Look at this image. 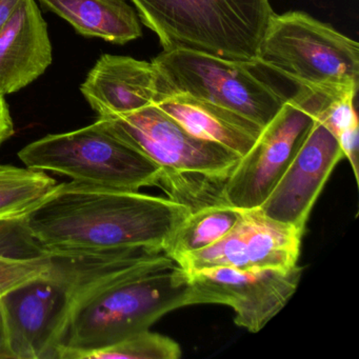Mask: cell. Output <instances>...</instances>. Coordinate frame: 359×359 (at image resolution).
Wrapping results in <instances>:
<instances>
[{"mask_svg":"<svg viewBox=\"0 0 359 359\" xmlns=\"http://www.w3.org/2000/svg\"><path fill=\"white\" fill-rule=\"evenodd\" d=\"M191 211L171 197L71 182L56 184L24 222L54 255H106L165 250Z\"/></svg>","mask_w":359,"mask_h":359,"instance_id":"cell-1","label":"cell"},{"mask_svg":"<svg viewBox=\"0 0 359 359\" xmlns=\"http://www.w3.org/2000/svg\"><path fill=\"white\" fill-rule=\"evenodd\" d=\"M189 275L165 250L126 258L79 290L57 348V359H85L163 315L188 306Z\"/></svg>","mask_w":359,"mask_h":359,"instance_id":"cell-2","label":"cell"},{"mask_svg":"<svg viewBox=\"0 0 359 359\" xmlns=\"http://www.w3.org/2000/svg\"><path fill=\"white\" fill-rule=\"evenodd\" d=\"M163 51L188 50L234 62H257L274 15L269 0H131Z\"/></svg>","mask_w":359,"mask_h":359,"instance_id":"cell-3","label":"cell"},{"mask_svg":"<svg viewBox=\"0 0 359 359\" xmlns=\"http://www.w3.org/2000/svg\"><path fill=\"white\" fill-rule=\"evenodd\" d=\"M55 255L49 270L0 297L10 359H57V348L81 287L104 269L144 252Z\"/></svg>","mask_w":359,"mask_h":359,"instance_id":"cell-4","label":"cell"},{"mask_svg":"<svg viewBox=\"0 0 359 359\" xmlns=\"http://www.w3.org/2000/svg\"><path fill=\"white\" fill-rule=\"evenodd\" d=\"M257 62L315 93L334 96L358 91V43L306 12L274 13Z\"/></svg>","mask_w":359,"mask_h":359,"instance_id":"cell-5","label":"cell"},{"mask_svg":"<svg viewBox=\"0 0 359 359\" xmlns=\"http://www.w3.org/2000/svg\"><path fill=\"white\" fill-rule=\"evenodd\" d=\"M18 157L27 168L68 176L79 184L123 191L163 187V170L100 119L75 131L35 140Z\"/></svg>","mask_w":359,"mask_h":359,"instance_id":"cell-6","label":"cell"},{"mask_svg":"<svg viewBox=\"0 0 359 359\" xmlns=\"http://www.w3.org/2000/svg\"><path fill=\"white\" fill-rule=\"evenodd\" d=\"M165 96L186 94L233 111L264 128L289 100L258 62H243L173 50L152 60Z\"/></svg>","mask_w":359,"mask_h":359,"instance_id":"cell-7","label":"cell"},{"mask_svg":"<svg viewBox=\"0 0 359 359\" xmlns=\"http://www.w3.org/2000/svg\"><path fill=\"white\" fill-rule=\"evenodd\" d=\"M98 119L163 170L167 190L184 180L222 184L241 159L229 149L193 135L156 104Z\"/></svg>","mask_w":359,"mask_h":359,"instance_id":"cell-8","label":"cell"},{"mask_svg":"<svg viewBox=\"0 0 359 359\" xmlns=\"http://www.w3.org/2000/svg\"><path fill=\"white\" fill-rule=\"evenodd\" d=\"M325 97L298 88L222 182L220 198L239 210L259 208L310 133Z\"/></svg>","mask_w":359,"mask_h":359,"instance_id":"cell-9","label":"cell"},{"mask_svg":"<svg viewBox=\"0 0 359 359\" xmlns=\"http://www.w3.org/2000/svg\"><path fill=\"white\" fill-rule=\"evenodd\" d=\"M188 306L224 304L234 310V323L257 333L274 318L294 295L302 269L241 271L228 266L188 273Z\"/></svg>","mask_w":359,"mask_h":359,"instance_id":"cell-10","label":"cell"},{"mask_svg":"<svg viewBox=\"0 0 359 359\" xmlns=\"http://www.w3.org/2000/svg\"><path fill=\"white\" fill-rule=\"evenodd\" d=\"M302 235L294 226L266 217L258 208L241 210L237 224L220 241L175 262L187 273L216 266L287 270L297 264Z\"/></svg>","mask_w":359,"mask_h":359,"instance_id":"cell-11","label":"cell"},{"mask_svg":"<svg viewBox=\"0 0 359 359\" xmlns=\"http://www.w3.org/2000/svg\"><path fill=\"white\" fill-rule=\"evenodd\" d=\"M342 158L337 140L315 118L297 154L258 209L266 217L304 233L317 198Z\"/></svg>","mask_w":359,"mask_h":359,"instance_id":"cell-12","label":"cell"},{"mask_svg":"<svg viewBox=\"0 0 359 359\" xmlns=\"http://www.w3.org/2000/svg\"><path fill=\"white\" fill-rule=\"evenodd\" d=\"M81 91L98 117L135 112L165 97L152 62L110 54L97 60Z\"/></svg>","mask_w":359,"mask_h":359,"instance_id":"cell-13","label":"cell"},{"mask_svg":"<svg viewBox=\"0 0 359 359\" xmlns=\"http://www.w3.org/2000/svg\"><path fill=\"white\" fill-rule=\"evenodd\" d=\"M47 22L35 0H22L0 31V94H13L36 81L52 64Z\"/></svg>","mask_w":359,"mask_h":359,"instance_id":"cell-14","label":"cell"},{"mask_svg":"<svg viewBox=\"0 0 359 359\" xmlns=\"http://www.w3.org/2000/svg\"><path fill=\"white\" fill-rule=\"evenodd\" d=\"M156 106L193 135L241 157L249 152L264 129L233 111L186 94H170Z\"/></svg>","mask_w":359,"mask_h":359,"instance_id":"cell-15","label":"cell"},{"mask_svg":"<svg viewBox=\"0 0 359 359\" xmlns=\"http://www.w3.org/2000/svg\"><path fill=\"white\" fill-rule=\"evenodd\" d=\"M68 22L77 33L109 43H123L142 35L140 18L126 0H39Z\"/></svg>","mask_w":359,"mask_h":359,"instance_id":"cell-16","label":"cell"},{"mask_svg":"<svg viewBox=\"0 0 359 359\" xmlns=\"http://www.w3.org/2000/svg\"><path fill=\"white\" fill-rule=\"evenodd\" d=\"M54 257L31 234L24 216L0 219V297L49 270Z\"/></svg>","mask_w":359,"mask_h":359,"instance_id":"cell-17","label":"cell"},{"mask_svg":"<svg viewBox=\"0 0 359 359\" xmlns=\"http://www.w3.org/2000/svg\"><path fill=\"white\" fill-rule=\"evenodd\" d=\"M241 214L222 199L193 209L165 245V253L175 260L214 245L232 230Z\"/></svg>","mask_w":359,"mask_h":359,"instance_id":"cell-18","label":"cell"},{"mask_svg":"<svg viewBox=\"0 0 359 359\" xmlns=\"http://www.w3.org/2000/svg\"><path fill=\"white\" fill-rule=\"evenodd\" d=\"M56 184L45 172L0 165V219L26 215Z\"/></svg>","mask_w":359,"mask_h":359,"instance_id":"cell-19","label":"cell"},{"mask_svg":"<svg viewBox=\"0 0 359 359\" xmlns=\"http://www.w3.org/2000/svg\"><path fill=\"white\" fill-rule=\"evenodd\" d=\"M180 356L182 348L175 340L147 330L94 351L85 359H178Z\"/></svg>","mask_w":359,"mask_h":359,"instance_id":"cell-20","label":"cell"},{"mask_svg":"<svg viewBox=\"0 0 359 359\" xmlns=\"http://www.w3.org/2000/svg\"><path fill=\"white\" fill-rule=\"evenodd\" d=\"M356 94L348 92L327 96L317 112L316 121L323 123L336 140L342 134L358 128V117L354 104Z\"/></svg>","mask_w":359,"mask_h":359,"instance_id":"cell-21","label":"cell"},{"mask_svg":"<svg viewBox=\"0 0 359 359\" xmlns=\"http://www.w3.org/2000/svg\"><path fill=\"white\" fill-rule=\"evenodd\" d=\"M14 133L13 121L5 96L0 94V146Z\"/></svg>","mask_w":359,"mask_h":359,"instance_id":"cell-22","label":"cell"},{"mask_svg":"<svg viewBox=\"0 0 359 359\" xmlns=\"http://www.w3.org/2000/svg\"><path fill=\"white\" fill-rule=\"evenodd\" d=\"M22 1V0H0V31L7 24Z\"/></svg>","mask_w":359,"mask_h":359,"instance_id":"cell-23","label":"cell"},{"mask_svg":"<svg viewBox=\"0 0 359 359\" xmlns=\"http://www.w3.org/2000/svg\"><path fill=\"white\" fill-rule=\"evenodd\" d=\"M0 359H10L8 352L7 337H6L5 323L0 310Z\"/></svg>","mask_w":359,"mask_h":359,"instance_id":"cell-24","label":"cell"}]
</instances>
